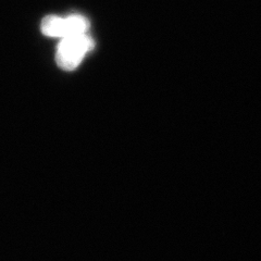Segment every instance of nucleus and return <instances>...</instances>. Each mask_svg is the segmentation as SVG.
<instances>
[{
	"instance_id": "1",
	"label": "nucleus",
	"mask_w": 261,
	"mask_h": 261,
	"mask_svg": "<svg viewBox=\"0 0 261 261\" xmlns=\"http://www.w3.org/2000/svg\"><path fill=\"white\" fill-rule=\"evenodd\" d=\"M94 46V40L87 33L61 38L56 54L57 64L65 71L74 70Z\"/></svg>"
},
{
	"instance_id": "2",
	"label": "nucleus",
	"mask_w": 261,
	"mask_h": 261,
	"mask_svg": "<svg viewBox=\"0 0 261 261\" xmlns=\"http://www.w3.org/2000/svg\"><path fill=\"white\" fill-rule=\"evenodd\" d=\"M64 23L65 19L59 15H48L43 19L42 32L49 37H60L64 36Z\"/></svg>"
}]
</instances>
